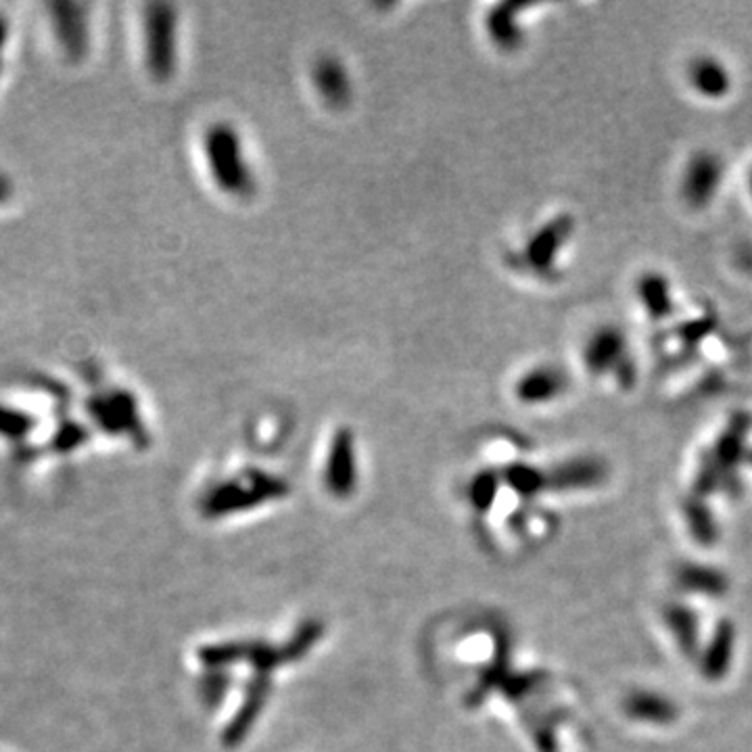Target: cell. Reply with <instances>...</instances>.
<instances>
[{
	"label": "cell",
	"mask_w": 752,
	"mask_h": 752,
	"mask_svg": "<svg viewBox=\"0 0 752 752\" xmlns=\"http://www.w3.org/2000/svg\"><path fill=\"white\" fill-rule=\"evenodd\" d=\"M748 460H750V464H752V452L748 453Z\"/></svg>",
	"instance_id": "obj_28"
},
{
	"label": "cell",
	"mask_w": 752,
	"mask_h": 752,
	"mask_svg": "<svg viewBox=\"0 0 752 752\" xmlns=\"http://www.w3.org/2000/svg\"><path fill=\"white\" fill-rule=\"evenodd\" d=\"M322 623L320 621H306L303 625L297 629L293 633V638H290L284 646L281 648V654H282V662H295L306 656L311 648H314V643L322 638Z\"/></svg>",
	"instance_id": "obj_22"
},
{
	"label": "cell",
	"mask_w": 752,
	"mask_h": 752,
	"mask_svg": "<svg viewBox=\"0 0 752 752\" xmlns=\"http://www.w3.org/2000/svg\"><path fill=\"white\" fill-rule=\"evenodd\" d=\"M324 483L337 498H349L357 483V453L356 437L349 429H338L328 445Z\"/></svg>",
	"instance_id": "obj_8"
},
{
	"label": "cell",
	"mask_w": 752,
	"mask_h": 752,
	"mask_svg": "<svg viewBox=\"0 0 752 752\" xmlns=\"http://www.w3.org/2000/svg\"><path fill=\"white\" fill-rule=\"evenodd\" d=\"M498 490H500V477L496 472H491V471L479 472L469 487L471 504L477 508L479 512H487L498 498Z\"/></svg>",
	"instance_id": "obj_23"
},
{
	"label": "cell",
	"mask_w": 752,
	"mask_h": 752,
	"mask_svg": "<svg viewBox=\"0 0 752 752\" xmlns=\"http://www.w3.org/2000/svg\"><path fill=\"white\" fill-rule=\"evenodd\" d=\"M212 677L205 681V686H203V696H205V700L209 704H215V700H220L224 690H226V683L228 680L224 677V671H212Z\"/></svg>",
	"instance_id": "obj_26"
},
{
	"label": "cell",
	"mask_w": 752,
	"mask_h": 752,
	"mask_svg": "<svg viewBox=\"0 0 752 752\" xmlns=\"http://www.w3.org/2000/svg\"><path fill=\"white\" fill-rule=\"evenodd\" d=\"M289 493L282 479L262 471H247L209 490L201 500V510L209 519L245 512Z\"/></svg>",
	"instance_id": "obj_2"
},
{
	"label": "cell",
	"mask_w": 752,
	"mask_h": 752,
	"mask_svg": "<svg viewBox=\"0 0 752 752\" xmlns=\"http://www.w3.org/2000/svg\"><path fill=\"white\" fill-rule=\"evenodd\" d=\"M571 389V376L558 364H538L514 381V397L523 405H547Z\"/></svg>",
	"instance_id": "obj_7"
},
{
	"label": "cell",
	"mask_w": 752,
	"mask_h": 752,
	"mask_svg": "<svg viewBox=\"0 0 752 752\" xmlns=\"http://www.w3.org/2000/svg\"><path fill=\"white\" fill-rule=\"evenodd\" d=\"M145 61L155 80L174 78L178 70V13L174 5H151L145 13Z\"/></svg>",
	"instance_id": "obj_4"
},
{
	"label": "cell",
	"mask_w": 752,
	"mask_h": 752,
	"mask_svg": "<svg viewBox=\"0 0 752 752\" xmlns=\"http://www.w3.org/2000/svg\"><path fill=\"white\" fill-rule=\"evenodd\" d=\"M662 619L665 625L673 635L677 646H680L681 654L688 659H698L700 656V625H698V614L686 604H669L662 611Z\"/></svg>",
	"instance_id": "obj_15"
},
{
	"label": "cell",
	"mask_w": 752,
	"mask_h": 752,
	"mask_svg": "<svg viewBox=\"0 0 752 752\" xmlns=\"http://www.w3.org/2000/svg\"><path fill=\"white\" fill-rule=\"evenodd\" d=\"M529 5H498L496 9L490 13V19H487V32H490V38L500 46L501 51H512L517 49L523 40V30H520L519 15L520 11H525Z\"/></svg>",
	"instance_id": "obj_17"
},
{
	"label": "cell",
	"mask_w": 752,
	"mask_h": 752,
	"mask_svg": "<svg viewBox=\"0 0 752 752\" xmlns=\"http://www.w3.org/2000/svg\"><path fill=\"white\" fill-rule=\"evenodd\" d=\"M249 662L260 675H268L270 671H274L279 665H282V654L281 648H272L263 642H253L251 646V656Z\"/></svg>",
	"instance_id": "obj_24"
},
{
	"label": "cell",
	"mask_w": 752,
	"mask_h": 752,
	"mask_svg": "<svg viewBox=\"0 0 752 752\" xmlns=\"http://www.w3.org/2000/svg\"><path fill=\"white\" fill-rule=\"evenodd\" d=\"M203 153H205L209 176L224 195L234 199L253 196L257 188L255 174L249 166L239 132L233 126L226 121L209 126L203 138Z\"/></svg>",
	"instance_id": "obj_1"
},
{
	"label": "cell",
	"mask_w": 752,
	"mask_h": 752,
	"mask_svg": "<svg viewBox=\"0 0 752 752\" xmlns=\"http://www.w3.org/2000/svg\"><path fill=\"white\" fill-rule=\"evenodd\" d=\"M640 306L650 316V320H662L673 309V295H671V282L665 274L646 272L640 276L635 284Z\"/></svg>",
	"instance_id": "obj_16"
},
{
	"label": "cell",
	"mask_w": 752,
	"mask_h": 752,
	"mask_svg": "<svg viewBox=\"0 0 752 752\" xmlns=\"http://www.w3.org/2000/svg\"><path fill=\"white\" fill-rule=\"evenodd\" d=\"M683 514H686L688 529L692 538L700 546H713L719 539V525L710 512V508L704 504L702 498H692L683 506Z\"/></svg>",
	"instance_id": "obj_19"
},
{
	"label": "cell",
	"mask_w": 752,
	"mask_h": 752,
	"mask_svg": "<svg viewBox=\"0 0 752 752\" xmlns=\"http://www.w3.org/2000/svg\"><path fill=\"white\" fill-rule=\"evenodd\" d=\"M270 694V677L257 673L253 681L249 683L245 698H243V704L236 710L234 719L228 723V728L224 729V744L228 748L239 747V744L249 736V731L253 729L257 717L262 715L263 707H266Z\"/></svg>",
	"instance_id": "obj_12"
},
{
	"label": "cell",
	"mask_w": 752,
	"mask_h": 752,
	"mask_svg": "<svg viewBox=\"0 0 752 752\" xmlns=\"http://www.w3.org/2000/svg\"><path fill=\"white\" fill-rule=\"evenodd\" d=\"M734 648L736 627L731 621L723 619L719 625L715 627L713 638L709 640L700 656H698V661H700V673L704 680L721 681L723 677L729 673L731 661H734Z\"/></svg>",
	"instance_id": "obj_13"
},
{
	"label": "cell",
	"mask_w": 752,
	"mask_h": 752,
	"mask_svg": "<svg viewBox=\"0 0 752 752\" xmlns=\"http://www.w3.org/2000/svg\"><path fill=\"white\" fill-rule=\"evenodd\" d=\"M748 193H750V199H752V174H750V180H748Z\"/></svg>",
	"instance_id": "obj_27"
},
{
	"label": "cell",
	"mask_w": 752,
	"mask_h": 752,
	"mask_svg": "<svg viewBox=\"0 0 752 752\" xmlns=\"http://www.w3.org/2000/svg\"><path fill=\"white\" fill-rule=\"evenodd\" d=\"M686 84L698 99L707 103H721L734 92V73L723 59L710 52H700L688 61Z\"/></svg>",
	"instance_id": "obj_6"
},
{
	"label": "cell",
	"mask_w": 752,
	"mask_h": 752,
	"mask_svg": "<svg viewBox=\"0 0 752 752\" xmlns=\"http://www.w3.org/2000/svg\"><path fill=\"white\" fill-rule=\"evenodd\" d=\"M541 673H520V675H508L504 683H501V690L508 698L512 700H520V698L533 692L535 688L539 686Z\"/></svg>",
	"instance_id": "obj_25"
},
{
	"label": "cell",
	"mask_w": 752,
	"mask_h": 752,
	"mask_svg": "<svg viewBox=\"0 0 752 752\" xmlns=\"http://www.w3.org/2000/svg\"><path fill=\"white\" fill-rule=\"evenodd\" d=\"M606 474H608V469L600 458H594V456L571 458V460H565V462L557 464L552 471L546 472L547 490L558 491V493L594 490V487L604 483Z\"/></svg>",
	"instance_id": "obj_9"
},
{
	"label": "cell",
	"mask_w": 752,
	"mask_h": 752,
	"mask_svg": "<svg viewBox=\"0 0 752 752\" xmlns=\"http://www.w3.org/2000/svg\"><path fill=\"white\" fill-rule=\"evenodd\" d=\"M725 182V164L719 153L700 148L690 155L681 167L677 191L683 205L692 212H704L713 205Z\"/></svg>",
	"instance_id": "obj_5"
},
{
	"label": "cell",
	"mask_w": 752,
	"mask_h": 752,
	"mask_svg": "<svg viewBox=\"0 0 752 752\" xmlns=\"http://www.w3.org/2000/svg\"><path fill=\"white\" fill-rule=\"evenodd\" d=\"M581 364L589 376L608 378L614 376L623 387L635 383V364L629 349L625 330L616 324H598L589 330L581 345Z\"/></svg>",
	"instance_id": "obj_3"
},
{
	"label": "cell",
	"mask_w": 752,
	"mask_h": 752,
	"mask_svg": "<svg viewBox=\"0 0 752 752\" xmlns=\"http://www.w3.org/2000/svg\"><path fill=\"white\" fill-rule=\"evenodd\" d=\"M623 710L632 721L654 728H669L680 719V707L675 700L654 690H633L623 700Z\"/></svg>",
	"instance_id": "obj_11"
},
{
	"label": "cell",
	"mask_w": 752,
	"mask_h": 752,
	"mask_svg": "<svg viewBox=\"0 0 752 752\" xmlns=\"http://www.w3.org/2000/svg\"><path fill=\"white\" fill-rule=\"evenodd\" d=\"M311 84L330 109H345L354 97L349 71L337 57L324 55L311 67Z\"/></svg>",
	"instance_id": "obj_10"
},
{
	"label": "cell",
	"mask_w": 752,
	"mask_h": 752,
	"mask_svg": "<svg viewBox=\"0 0 752 752\" xmlns=\"http://www.w3.org/2000/svg\"><path fill=\"white\" fill-rule=\"evenodd\" d=\"M504 477L508 481V485L523 498L538 496V493L547 490L546 472L533 469L529 464H514L506 471Z\"/></svg>",
	"instance_id": "obj_21"
},
{
	"label": "cell",
	"mask_w": 752,
	"mask_h": 752,
	"mask_svg": "<svg viewBox=\"0 0 752 752\" xmlns=\"http://www.w3.org/2000/svg\"><path fill=\"white\" fill-rule=\"evenodd\" d=\"M675 581L683 592L719 598L729 589L728 575L717 566L700 565V562H681L675 571Z\"/></svg>",
	"instance_id": "obj_14"
},
{
	"label": "cell",
	"mask_w": 752,
	"mask_h": 752,
	"mask_svg": "<svg viewBox=\"0 0 752 752\" xmlns=\"http://www.w3.org/2000/svg\"><path fill=\"white\" fill-rule=\"evenodd\" d=\"M251 646H253V642L209 643V646L199 648L196 659H199L201 665L209 671H226L228 667L236 665V662H249Z\"/></svg>",
	"instance_id": "obj_18"
},
{
	"label": "cell",
	"mask_w": 752,
	"mask_h": 752,
	"mask_svg": "<svg viewBox=\"0 0 752 752\" xmlns=\"http://www.w3.org/2000/svg\"><path fill=\"white\" fill-rule=\"evenodd\" d=\"M560 247V236L557 233V226H546L541 228L533 239L527 243V260L535 270H552L550 263L554 266V257L558 253Z\"/></svg>",
	"instance_id": "obj_20"
}]
</instances>
